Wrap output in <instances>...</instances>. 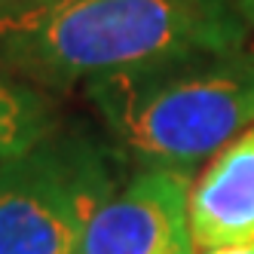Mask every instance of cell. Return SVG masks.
I'll list each match as a JSON object with an SVG mask.
<instances>
[{
  "instance_id": "obj_8",
  "label": "cell",
  "mask_w": 254,
  "mask_h": 254,
  "mask_svg": "<svg viewBox=\"0 0 254 254\" xmlns=\"http://www.w3.org/2000/svg\"><path fill=\"white\" fill-rule=\"evenodd\" d=\"M233 3H236V9H239V15L245 19V25L254 28V0H233Z\"/></svg>"
},
{
  "instance_id": "obj_3",
  "label": "cell",
  "mask_w": 254,
  "mask_h": 254,
  "mask_svg": "<svg viewBox=\"0 0 254 254\" xmlns=\"http://www.w3.org/2000/svg\"><path fill=\"white\" fill-rule=\"evenodd\" d=\"M117 193L114 159L83 132H49L0 159V254H77L83 233Z\"/></svg>"
},
{
  "instance_id": "obj_1",
  "label": "cell",
  "mask_w": 254,
  "mask_h": 254,
  "mask_svg": "<svg viewBox=\"0 0 254 254\" xmlns=\"http://www.w3.org/2000/svg\"><path fill=\"white\" fill-rule=\"evenodd\" d=\"M245 43L233 0H31L0 15V67L25 83H101Z\"/></svg>"
},
{
  "instance_id": "obj_7",
  "label": "cell",
  "mask_w": 254,
  "mask_h": 254,
  "mask_svg": "<svg viewBox=\"0 0 254 254\" xmlns=\"http://www.w3.org/2000/svg\"><path fill=\"white\" fill-rule=\"evenodd\" d=\"M199 254H254V239L233 242V245H221V248H208V251H199Z\"/></svg>"
},
{
  "instance_id": "obj_5",
  "label": "cell",
  "mask_w": 254,
  "mask_h": 254,
  "mask_svg": "<svg viewBox=\"0 0 254 254\" xmlns=\"http://www.w3.org/2000/svg\"><path fill=\"white\" fill-rule=\"evenodd\" d=\"M196 251L254 239V126L217 153L190 190Z\"/></svg>"
},
{
  "instance_id": "obj_9",
  "label": "cell",
  "mask_w": 254,
  "mask_h": 254,
  "mask_svg": "<svg viewBox=\"0 0 254 254\" xmlns=\"http://www.w3.org/2000/svg\"><path fill=\"white\" fill-rule=\"evenodd\" d=\"M31 3V0H0V15H6V12H15L19 6Z\"/></svg>"
},
{
  "instance_id": "obj_4",
  "label": "cell",
  "mask_w": 254,
  "mask_h": 254,
  "mask_svg": "<svg viewBox=\"0 0 254 254\" xmlns=\"http://www.w3.org/2000/svg\"><path fill=\"white\" fill-rule=\"evenodd\" d=\"M190 190L187 172L144 169L101 202L77 254H199Z\"/></svg>"
},
{
  "instance_id": "obj_2",
  "label": "cell",
  "mask_w": 254,
  "mask_h": 254,
  "mask_svg": "<svg viewBox=\"0 0 254 254\" xmlns=\"http://www.w3.org/2000/svg\"><path fill=\"white\" fill-rule=\"evenodd\" d=\"M86 92L144 169L190 175L254 126V52H205L92 83Z\"/></svg>"
},
{
  "instance_id": "obj_6",
  "label": "cell",
  "mask_w": 254,
  "mask_h": 254,
  "mask_svg": "<svg viewBox=\"0 0 254 254\" xmlns=\"http://www.w3.org/2000/svg\"><path fill=\"white\" fill-rule=\"evenodd\" d=\"M59 123L49 101L31 83L0 67V159H9L56 132Z\"/></svg>"
}]
</instances>
